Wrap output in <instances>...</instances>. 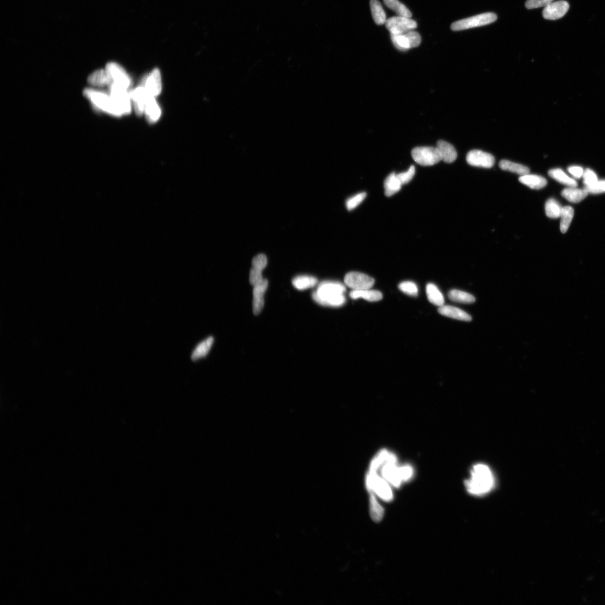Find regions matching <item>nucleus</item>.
<instances>
[{
    "mask_svg": "<svg viewBox=\"0 0 605 605\" xmlns=\"http://www.w3.org/2000/svg\"><path fill=\"white\" fill-rule=\"evenodd\" d=\"M384 2L387 7L394 11L398 16L411 18V11L399 0H384Z\"/></svg>",
    "mask_w": 605,
    "mask_h": 605,
    "instance_id": "obj_31",
    "label": "nucleus"
},
{
    "mask_svg": "<svg viewBox=\"0 0 605 605\" xmlns=\"http://www.w3.org/2000/svg\"><path fill=\"white\" fill-rule=\"evenodd\" d=\"M574 216L573 208L569 206H565L561 210L560 217V230L563 233L567 232Z\"/></svg>",
    "mask_w": 605,
    "mask_h": 605,
    "instance_id": "obj_34",
    "label": "nucleus"
},
{
    "mask_svg": "<svg viewBox=\"0 0 605 605\" xmlns=\"http://www.w3.org/2000/svg\"><path fill=\"white\" fill-rule=\"evenodd\" d=\"M366 197V193H361L357 194L353 196V197L348 199L346 202V206L347 210L349 211L354 210V208L358 207L364 201Z\"/></svg>",
    "mask_w": 605,
    "mask_h": 605,
    "instance_id": "obj_36",
    "label": "nucleus"
},
{
    "mask_svg": "<svg viewBox=\"0 0 605 605\" xmlns=\"http://www.w3.org/2000/svg\"><path fill=\"white\" fill-rule=\"evenodd\" d=\"M569 8V4L563 0L552 2L544 8L542 15L547 20H558L567 14Z\"/></svg>",
    "mask_w": 605,
    "mask_h": 605,
    "instance_id": "obj_14",
    "label": "nucleus"
},
{
    "mask_svg": "<svg viewBox=\"0 0 605 605\" xmlns=\"http://www.w3.org/2000/svg\"><path fill=\"white\" fill-rule=\"evenodd\" d=\"M549 175L555 180L569 187H577V182L573 178L568 176L562 169L555 168L550 170Z\"/></svg>",
    "mask_w": 605,
    "mask_h": 605,
    "instance_id": "obj_29",
    "label": "nucleus"
},
{
    "mask_svg": "<svg viewBox=\"0 0 605 605\" xmlns=\"http://www.w3.org/2000/svg\"><path fill=\"white\" fill-rule=\"evenodd\" d=\"M519 181L522 184L534 190L541 189L547 185V181L545 178L535 175H530V173L521 176Z\"/></svg>",
    "mask_w": 605,
    "mask_h": 605,
    "instance_id": "obj_22",
    "label": "nucleus"
},
{
    "mask_svg": "<svg viewBox=\"0 0 605 605\" xmlns=\"http://www.w3.org/2000/svg\"><path fill=\"white\" fill-rule=\"evenodd\" d=\"M448 295L452 301L457 303L471 304L475 302V298L472 295L459 290H451Z\"/></svg>",
    "mask_w": 605,
    "mask_h": 605,
    "instance_id": "obj_30",
    "label": "nucleus"
},
{
    "mask_svg": "<svg viewBox=\"0 0 605 605\" xmlns=\"http://www.w3.org/2000/svg\"><path fill=\"white\" fill-rule=\"evenodd\" d=\"M386 27L392 34H402L417 27L415 21L403 16H394L387 20Z\"/></svg>",
    "mask_w": 605,
    "mask_h": 605,
    "instance_id": "obj_10",
    "label": "nucleus"
},
{
    "mask_svg": "<svg viewBox=\"0 0 605 605\" xmlns=\"http://www.w3.org/2000/svg\"><path fill=\"white\" fill-rule=\"evenodd\" d=\"M468 163L473 167L490 168L495 163L492 155L479 150L470 151L467 156Z\"/></svg>",
    "mask_w": 605,
    "mask_h": 605,
    "instance_id": "obj_12",
    "label": "nucleus"
},
{
    "mask_svg": "<svg viewBox=\"0 0 605 605\" xmlns=\"http://www.w3.org/2000/svg\"><path fill=\"white\" fill-rule=\"evenodd\" d=\"M411 155L415 162L423 166H432L442 160L437 147H417L412 150Z\"/></svg>",
    "mask_w": 605,
    "mask_h": 605,
    "instance_id": "obj_6",
    "label": "nucleus"
},
{
    "mask_svg": "<svg viewBox=\"0 0 605 605\" xmlns=\"http://www.w3.org/2000/svg\"><path fill=\"white\" fill-rule=\"evenodd\" d=\"M350 297L353 299L363 298L368 302L380 301L382 298V294L379 291L369 289L362 290H352L350 294Z\"/></svg>",
    "mask_w": 605,
    "mask_h": 605,
    "instance_id": "obj_23",
    "label": "nucleus"
},
{
    "mask_svg": "<svg viewBox=\"0 0 605 605\" xmlns=\"http://www.w3.org/2000/svg\"><path fill=\"white\" fill-rule=\"evenodd\" d=\"M497 20V15L493 12L468 17L452 23L451 28L454 31H460L466 29L482 27L495 22Z\"/></svg>",
    "mask_w": 605,
    "mask_h": 605,
    "instance_id": "obj_5",
    "label": "nucleus"
},
{
    "mask_svg": "<svg viewBox=\"0 0 605 605\" xmlns=\"http://www.w3.org/2000/svg\"><path fill=\"white\" fill-rule=\"evenodd\" d=\"M437 148L440 154L441 160L447 163L454 162L458 157V153L454 146L445 141L439 140Z\"/></svg>",
    "mask_w": 605,
    "mask_h": 605,
    "instance_id": "obj_19",
    "label": "nucleus"
},
{
    "mask_svg": "<svg viewBox=\"0 0 605 605\" xmlns=\"http://www.w3.org/2000/svg\"><path fill=\"white\" fill-rule=\"evenodd\" d=\"M468 492L474 495L480 496L488 493L494 485L492 472L487 466L477 464L471 471V476L465 482Z\"/></svg>",
    "mask_w": 605,
    "mask_h": 605,
    "instance_id": "obj_2",
    "label": "nucleus"
},
{
    "mask_svg": "<svg viewBox=\"0 0 605 605\" xmlns=\"http://www.w3.org/2000/svg\"><path fill=\"white\" fill-rule=\"evenodd\" d=\"M144 113L148 121L150 123H155L159 120L162 111L155 97H149L146 104Z\"/></svg>",
    "mask_w": 605,
    "mask_h": 605,
    "instance_id": "obj_20",
    "label": "nucleus"
},
{
    "mask_svg": "<svg viewBox=\"0 0 605 605\" xmlns=\"http://www.w3.org/2000/svg\"><path fill=\"white\" fill-rule=\"evenodd\" d=\"M130 94L134 111L137 115H142L144 113L146 104L150 95L141 85L130 91Z\"/></svg>",
    "mask_w": 605,
    "mask_h": 605,
    "instance_id": "obj_15",
    "label": "nucleus"
},
{
    "mask_svg": "<svg viewBox=\"0 0 605 605\" xmlns=\"http://www.w3.org/2000/svg\"><path fill=\"white\" fill-rule=\"evenodd\" d=\"M370 514L372 520L376 522H380L384 515V509L377 501L374 493H371L370 496Z\"/></svg>",
    "mask_w": 605,
    "mask_h": 605,
    "instance_id": "obj_33",
    "label": "nucleus"
},
{
    "mask_svg": "<svg viewBox=\"0 0 605 605\" xmlns=\"http://www.w3.org/2000/svg\"><path fill=\"white\" fill-rule=\"evenodd\" d=\"M345 284L352 290L369 289L374 285V278L363 273L350 272L345 276Z\"/></svg>",
    "mask_w": 605,
    "mask_h": 605,
    "instance_id": "obj_11",
    "label": "nucleus"
},
{
    "mask_svg": "<svg viewBox=\"0 0 605 605\" xmlns=\"http://www.w3.org/2000/svg\"><path fill=\"white\" fill-rule=\"evenodd\" d=\"M366 486L370 493H375L385 501L390 502L394 498L388 482L378 475L377 472L369 471L366 478Z\"/></svg>",
    "mask_w": 605,
    "mask_h": 605,
    "instance_id": "obj_4",
    "label": "nucleus"
},
{
    "mask_svg": "<svg viewBox=\"0 0 605 605\" xmlns=\"http://www.w3.org/2000/svg\"><path fill=\"white\" fill-rule=\"evenodd\" d=\"M262 271L254 268H252L251 269L250 282L251 285L255 286L264 280V278L263 277Z\"/></svg>",
    "mask_w": 605,
    "mask_h": 605,
    "instance_id": "obj_42",
    "label": "nucleus"
},
{
    "mask_svg": "<svg viewBox=\"0 0 605 605\" xmlns=\"http://www.w3.org/2000/svg\"><path fill=\"white\" fill-rule=\"evenodd\" d=\"M554 0H528L525 6L528 9H533L541 7H545L553 1Z\"/></svg>",
    "mask_w": 605,
    "mask_h": 605,
    "instance_id": "obj_43",
    "label": "nucleus"
},
{
    "mask_svg": "<svg viewBox=\"0 0 605 605\" xmlns=\"http://www.w3.org/2000/svg\"><path fill=\"white\" fill-rule=\"evenodd\" d=\"M214 341V337L210 336L200 342L194 349L191 355V359L193 360H197L206 356L210 351Z\"/></svg>",
    "mask_w": 605,
    "mask_h": 605,
    "instance_id": "obj_25",
    "label": "nucleus"
},
{
    "mask_svg": "<svg viewBox=\"0 0 605 605\" xmlns=\"http://www.w3.org/2000/svg\"><path fill=\"white\" fill-rule=\"evenodd\" d=\"M399 288L404 294L408 295L416 296L418 294V288L414 282L412 281H404L399 286Z\"/></svg>",
    "mask_w": 605,
    "mask_h": 605,
    "instance_id": "obj_37",
    "label": "nucleus"
},
{
    "mask_svg": "<svg viewBox=\"0 0 605 605\" xmlns=\"http://www.w3.org/2000/svg\"><path fill=\"white\" fill-rule=\"evenodd\" d=\"M402 182L399 179L397 174L393 173L386 178L384 184V188L385 190V195L387 197H390L401 190L402 187Z\"/></svg>",
    "mask_w": 605,
    "mask_h": 605,
    "instance_id": "obj_24",
    "label": "nucleus"
},
{
    "mask_svg": "<svg viewBox=\"0 0 605 605\" xmlns=\"http://www.w3.org/2000/svg\"><path fill=\"white\" fill-rule=\"evenodd\" d=\"M415 174V168L413 165H411L406 172L397 174V176L403 185L410 182L412 180L413 177H414Z\"/></svg>",
    "mask_w": 605,
    "mask_h": 605,
    "instance_id": "obj_39",
    "label": "nucleus"
},
{
    "mask_svg": "<svg viewBox=\"0 0 605 605\" xmlns=\"http://www.w3.org/2000/svg\"><path fill=\"white\" fill-rule=\"evenodd\" d=\"M426 291L428 299L431 303L439 307L444 305L445 298L436 285L430 283L426 286Z\"/></svg>",
    "mask_w": 605,
    "mask_h": 605,
    "instance_id": "obj_28",
    "label": "nucleus"
},
{
    "mask_svg": "<svg viewBox=\"0 0 605 605\" xmlns=\"http://www.w3.org/2000/svg\"><path fill=\"white\" fill-rule=\"evenodd\" d=\"M568 171L576 179H580L583 177L584 169L580 166H571L568 168Z\"/></svg>",
    "mask_w": 605,
    "mask_h": 605,
    "instance_id": "obj_45",
    "label": "nucleus"
},
{
    "mask_svg": "<svg viewBox=\"0 0 605 605\" xmlns=\"http://www.w3.org/2000/svg\"><path fill=\"white\" fill-rule=\"evenodd\" d=\"M391 38L396 49L402 51L418 47L421 41L420 34L413 30L402 34H391Z\"/></svg>",
    "mask_w": 605,
    "mask_h": 605,
    "instance_id": "obj_9",
    "label": "nucleus"
},
{
    "mask_svg": "<svg viewBox=\"0 0 605 605\" xmlns=\"http://www.w3.org/2000/svg\"><path fill=\"white\" fill-rule=\"evenodd\" d=\"M252 266L253 268L260 269L263 271L268 265V259L267 256L264 254H260L256 256L252 260Z\"/></svg>",
    "mask_w": 605,
    "mask_h": 605,
    "instance_id": "obj_41",
    "label": "nucleus"
},
{
    "mask_svg": "<svg viewBox=\"0 0 605 605\" xmlns=\"http://www.w3.org/2000/svg\"><path fill=\"white\" fill-rule=\"evenodd\" d=\"M397 458L390 453L386 462L383 464L382 475L385 479L396 487H399L403 482L400 476V467L397 466Z\"/></svg>",
    "mask_w": 605,
    "mask_h": 605,
    "instance_id": "obj_8",
    "label": "nucleus"
},
{
    "mask_svg": "<svg viewBox=\"0 0 605 605\" xmlns=\"http://www.w3.org/2000/svg\"><path fill=\"white\" fill-rule=\"evenodd\" d=\"M438 312L441 315L453 319L467 322L472 321V317L468 313L457 307L443 305L439 307Z\"/></svg>",
    "mask_w": 605,
    "mask_h": 605,
    "instance_id": "obj_18",
    "label": "nucleus"
},
{
    "mask_svg": "<svg viewBox=\"0 0 605 605\" xmlns=\"http://www.w3.org/2000/svg\"><path fill=\"white\" fill-rule=\"evenodd\" d=\"M589 193L584 189L576 188V187H569L561 192V196L568 201L578 203L584 200Z\"/></svg>",
    "mask_w": 605,
    "mask_h": 605,
    "instance_id": "obj_21",
    "label": "nucleus"
},
{
    "mask_svg": "<svg viewBox=\"0 0 605 605\" xmlns=\"http://www.w3.org/2000/svg\"><path fill=\"white\" fill-rule=\"evenodd\" d=\"M583 178L585 187H590L593 185L596 182L599 181L597 175L593 170L590 169H586L585 170L584 173H583Z\"/></svg>",
    "mask_w": 605,
    "mask_h": 605,
    "instance_id": "obj_38",
    "label": "nucleus"
},
{
    "mask_svg": "<svg viewBox=\"0 0 605 605\" xmlns=\"http://www.w3.org/2000/svg\"><path fill=\"white\" fill-rule=\"evenodd\" d=\"M88 82L95 88L109 87L112 84L111 78L106 68L100 69L91 73L88 77Z\"/></svg>",
    "mask_w": 605,
    "mask_h": 605,
    "instance_id": "obj_17",
    "label": "nucleus"
},
{
    "mask_svg": "<svg viewBox=\"0 0 605 605\" xmlns=\"http://www.w3.org/2000/svg\"><path fill=\"white\" fill-rule=\"evenodd\" d=\"M84 94L99 111L113 116H123L116 102L109 92L94 88H87L84 90Z\"/></svg>",
    "mask_w": 605,
    "mask_h": 605,
    "instance_id": "obj_3",
    "label": "nucleus"
},
{
    "mask_svg": "<svg viewBox=\"0 0 605 605\" xmlns=\"http://www.w3.org/2000/svg\"><path fill=\"white\" fill-rule=\"evenodd\" d=\"M400 476L403 481L411 479L413 475V469L410 465H404L400 467Z\"/></svg>",
    "mask_w": 605,
    "mask_h": 605,
    "instance_id": "obj_44",
    "label": "nucleus"
},
{
    "mask_svg": "<svg viewBox=\"0 0 605 605\" xmlns=\"http://www.w3.org/2000/svg\"><path fill=\"white\" fill-rule=\"evenodd\" d=\"M370 7L374 22L377 25L385 24L386 15L380 2L378 0H371Z\"/></svg>",
    "mask_w": 605,
    "mask_h": 605,
    "instance_id": "obj_27",
    "label": "nucleus"
},
{
    "mask_svg": "<svg viewBox=\"0 0 605 605\" xmlns=\"http://www.w3.org/2000/svg\"><path fill=\"white\" fill-rule=\"evenodd\" d=\"M150 96H158L162 89V76L158 68H155L142 82V85Z\"/></svg>",
    "mask_w": 605,
    "mask_h": 605,
    "instance_id": "obj_13",
    "label": "nucleus"
},
{
    "mask_svg": "<svg viewBox=\"0 0 605 605\" xmlns=\"http://www.w3.org/2000/svg\"><path fill=\"white\" fill-rule=\"evenodd\" d=\"M105 68L111 78V85L129 90L132 81L129 74L121 65L116 63H110L107 64Z\"/></svg>",
    "mask_w": 605,
    "mask_h": 605,
    "instance_id": "obj_7",
    "label": "nucleus"
},
{
    "mask_svg": "<svg viewBox=\"0 0 605 605\" xmlns=\"http://www.w3.org/2000/svg\"><path fill=\"white\" fill-rule=\"evenodd\" d=\"M562 207L554 199L548 200L545 204V212L550 218L556 219L560 217Z\"/></svg>",
    "mask_w": 605,
    "mask_h": 605,
    "instance_id": "obj_35",
    "label": "nucleus"
},
{
    "mask_svg": "<svg viewBox=\"0 0 605 605\" xmlns=\"http://www.w3.org/2000/svg\"><path fill=\"white\" fill-rule=\"evenodd\" d=\"M345 291V286L341 283L324 281L313 292L312 297L315 302L322 306L338 307L343 305L346 302L343 294Z\"/></svg>",
    "mask_w": 605,
    "mask_h": 605,
    "instance_id": "obj_1",
    "label": "nucleus"
},
{
    "mask_svg": "<svg viewBox=\"0 0 605 605\" xmlns=\"http://www.w3.org/2000/svg\"><path fill=\"white\" fill-rule=\"evenodd\" d=\"M318 282L316 277L310 276H299L294 278L293 285L299 290H306L315 286Z\"/></svg>",
    "mask_w": 605,
    "mask_h": 605,
    "instance_id": "obj_32",
    "label": "nucleus"
},
{
    "mask_svg": "<svg viewBox=\"0 0 605 605\" xmlns=\"http://www.w3.org/2000/svg\"><path fill=\"white\" fill-rule=\"evenodd\" d=\"M585 189L589 194H599L605 193V180L598 181L595 184L590 187H585Z\"/></svg>",
    "mask_w": 605,
    "mask_h": 605,
    "instance_id": "obj_40",
    "label": "nucleus"
},
{
    "mask_svg": "<svg viewBox=\"0 0 605 605\" xmlns=\"http://www.w3.org/2000/svg\"><path fill=\"white\" fill-rule=\"evenodd\" d=\"M499 167L503 171L516 173L517 175L525 176L530 173V169L524 165L513 163L507 160H502L499 163Z\"/></svg>",
    "mask_w": 605,
    "mask_h": 605,
    "instance_id": "obj_26",
    "label": "nucleus"
},
{
    "mask_svg": "<svg viewBox=\"0 0 605 605\" xmlns=\"http://www.w3.org/2000/svg\"><path fill=\"white\" fill-rule=\"evenodd\" d=\"M268 287V281L264 279L259 284L254 286L253 290V312L255 315H258L263 310L264 306V295Z\"/></svg>",
    "mask_w": 605,
    "mask_h": 605,
    "instance_id": "obj_16",
    "label": "nucleus"
}]
</instances>
